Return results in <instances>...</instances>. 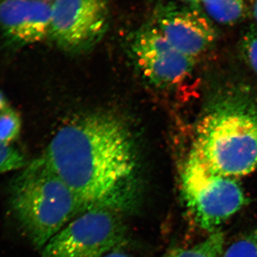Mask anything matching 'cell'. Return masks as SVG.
Returning a JSON list of instances; mask_svg holds the SVG:
<instances>
[{"label":"cell","instance_id":"7c38bea8","mask_svg":"<svg viewBox=\"0 0 257 257\" xmlns=\"http://www.w3.org/2000/svg\"><path fill=\"white\" fill-rule=\"evenodd\" d=\"M21 119L18 113L8 107L0 114V144L9 145L21 131Z\"/></svg>","mask_w":257,"mask_h":257},{"label":"cell","instance_id":"8fae6325","mask_svg":"<svg viewBox=\"0 0 257 257\" xmlns=\"http://www.w3.org/2000/svg\"><path fill=\"white\" fill-rule=\"evenodd\" d=\"M224 235L215 231L195 246L187 248H175L163 257H222Z\"/></svg>","mask_w":257,"mask_h":257},{"label":"cell","instance_id":"9a60e30c","mask_svg":"<svg viewBox=\"0 0 257 257\" xmlns=\"http://www.w3.org/2000/svg\"><path fill=\"white\" fill-rule=\"evenodd\" d=\"M241 52L246 63L257 74V27L245 34L241 42Z\"/></svg>","mask_w":257,"mask_h":257},{"label":"cell","instance_id":"ffe728a7","mask_svg":"<svg viewBox=\"0 0 257 257\" xmlns=\"http://www.w3.org/2000/svg\"><path fill=\"white\" fill-rule=\"evenodd\" d=\"M43 1L47 2V3H48V2L52 1V2H53V3H54V2H55L56 0H43Z\"/></svg>","mask_w":257,"mask_h":257},{"label":"cell","instance_id":"7a4b0ae2","mask_svg":"<svg viewBox=\"0 0 257 257\" xmlns=\"http://www.w3.org/2000/svg\"><path fill=\"white\" fill-rule=\"evenodd\" d=\"M11 194L15 216L38 249L86 211L72 189L42 157L15 179Z\"/></svg>","mask_w":257,"mask_h":257},{"label":"cell","instance_id":"2e32d148","mask_svg":"<svg viewBox=\"0 0 257 257\" xmlns=\"http://www.w3.org/2000/svg\"><path fill=\"white\" fill-rule=\"evenodd\" d=\"M186 5L192 7V8H197V9H202V5H201V0H179Z\"/></svg>","mask_w":257,"mask_h":257},{"label":"cell","instance_id":"6da1fadb","mask_svg":"<svg viewBox=\"0 0 257 257\" xmlns=\"http://www.w3.org/2000/svg\"><path fill=\"white\" fill-rule=\"evenodd\" d=\"M84 210L130 211L140 197L138 147L131 128L107 112L82 115L58 130L42 156Z\"/></svg>","mask_w":257,"mask_h":257},{"label":"cell","instance_id":"52a82bcc","mask_svg":"<svg viewBox=\"0 0 257 257\" xmlns=\"http://www.w3.org/2000/svg\"><path fill=\"white\" fill-rule=\"evenodd\" d=\"M132 50L139 68L156 85H177L189 77L194 67V59L176 50L155 25L136 32Z\"/></svg>","mask_w":257,"mask_h":257},{"label":"cell","instance_id":"8992f818","mask_svg":"<svg viewBox=\"0 0 257 257\" xmlns=\"http://www.w3.org/2000/svg\"><path fill=\"white\" fill-rule=\"evenodd\" d=\"M109 20V0H56L49 38L63 50H85L101 40Z\"/></svg>","mask_w":257,"mask_h":257},{"label":"cell","instance_id":"30bf717a","mask_svg":"<svg viewBox=\"0 0 257 257\" xmlns=\"http://www.w3.org/2000/svg\"><path fill=\"white\" fill-rule=\"evenodd\" d=\"M210 20L224 25H234L246 18L248 10L244 0H201Z\"/></svg>","mask_w":257,"mask_h":257},{"label":"cell","instance_id":"277c9868","mask_svg":"<svg viewBox=\"0 0 257 257\" xmlns=\"http://www.w3.org/2000/svg\"><path fill=\"white\" fill-rule=\"evenodd\" d=\"M183 197L198 224L213 231L245 204L239 184L209 170L190 152L182 175Z\"/></svg>","mask_w":257,"mask_h":257},{"label":"cell","instance_id":"3957f363","mask_svg":"<svg viewBox=\"0 0 257 257\" xmlns=\"http://www.w3.org/2000/svg\"><path fill=\"white\" fill-rule=\"evenodd\" d=\"M209 170L241 177L257 169V109L224 103L199 121L192 151Z\"/></svg>","mask_w":257,"mask_h":257},{"label":"cell","instance_id":"e0dca14e","mask_svg":"<svg viewBox=\"0 0 257 257\" xmlns=\"http://www.w3.org/2000/svg\"><path fill=\"white\" fill-rule=\"evenodd\" d=\"M103 257H132L128 253L123 252V251H119V250L116 249L114 251H111V252L107 253L105 256Z\"/></svg>","mask_w":257,"mask_h":257},{"label":"cell","instance_id":"d6986e66","mask_svg":"<svg viewBox=\"0 0 257 257\" xmlns=\"http://www.w3.org/2000/svg\"><path fill=\"white\" fill-rule=\"evenodd\" d=\"M251 12L257 25V0H252L251 5Z\"/></svg>","mask_w":257,"mask_h":257},{"label":"cell","instance_id":"5b68a950","mask_svg":"<svg viewBox=\"0 0 257 257\" xmlns=\"http://www.w3.org/2000/svg\"><path fill=\"white\" fill-rule=\"evenodd\" d=\"M121 214L94 208L72 219L47 243L41 257H103L126 240Z\"/></svg>","mask_w":257,"mask_h":257},{"label":"cell","instance_id":"ac0fdd59","mask_svg":"<svg viewBox=\"0 0 257 257\" xmlns=\"http://www.w3.org/2000/svg\"><path fill=\"white\" fill-rule=\"evenodd\" d=\"M8 107L9 106H8L6 98H5L4 94L0 92V114Z\"/></svg>","mask_w":257,"mask_h":257},{"label":"cell","instance_id":"5bb4252c","mask_svg":"<svg viewBox=\"0 0 257 257\" xmlns=\"http://www.w3.org/2000/svg\"><path fill=\"white\" fill-rule=\"evenodd\" d=\"M25 165V158L18 150L0 144V174L20 170Z\"/></svg>","mask_w":257,"mask_h":257},{"label":"cell","instance_id":"ba28073f","mask_svg":"<svg viewBox=\"0 0 257 257\" xmlns=\"http://www.w3.org/2000/svg\"><path fill=\"white\" fill-rule=\"evenodd\" d=\"M155 26L176 50L192 58L205 52L217 37L216 29L202 9L169 3L157 6Z\"/></svg>","mask_w":257,"mask_h":257},{"label":"cell","instance_id":"4fadbf2b","mask_svg":"<svg viewBox=\"0 0 257 257\" xmlns=\"http://www.w3.org/2000/svg\"><path fill=\"white\" fill-rule=\"evenodd\" d=\"M222 257H257V229L231 243Z\"/></svg>","mask_w":257,"mask_h":257},{"label":"cell","instance_id":"9c48e42d","mask_svg":"<svg viewBox=\"0 0 257 257\" xmlns=\"http://www.w3.org/2000/svg\"><path fill=\"white\" fill-rule=\"evenodd\" d=\"M52 5L43 0H0V35L11 47L49 38Z\"/></svg>","mask_w":257,"mask_h":257}]
</instances>
